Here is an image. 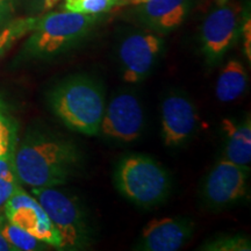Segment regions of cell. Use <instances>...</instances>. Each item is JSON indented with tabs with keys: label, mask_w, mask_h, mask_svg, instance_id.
<instances>
[{
	"label": "cell",
	"mask_w": 251,
	"mask_h": 251,
	"mask_svg": "<svg viewBox=\"0 0 251 251\" xmlns=\"http://www.w3.org/2000/svg\"><path fill=\"white\" fill-rule=\"evenodd\" d=\"M81 155L72 141L51 134L27 135L14 151L19 181L33 187L65 184L79 170Z\"/></svg>",
	"instance_id": "1"
},
{
	"label": "cell",
	"mask_w": 251,
	"mask_h": 251,
	"mask_svg": "<svg viewBox=\"0 0 251 251\" xmlns=\"http://www.w3.org/2000/svg\"><path fill=\"white\" fill-rule=\"evenodd\" d=\"M52 113L69 129L94 136L100 131L105 96L102 87L86 76H71L59 81L48 93Z\"/></svg>",
	"instance_id": "2"
},
{
	"label": "cell",
	"mask_w": 251,
	"mask_h": 251,
	"mask_svg": "<svg viewBox=\"0 0 251 251\" xmlns=\"http://www.w3.org/2000/svg\"><path fill=\"white\" fill-rule=\"evenodd\" d=\"M98 21V15L72 12H48L37 17L24 47L31 58H49L68 51L84 40Z\"/></svg>",
	"instance_id": "3"
},
{
	"label": "cell",
	"mask_w": 251,
	"mask_h": 251,
	"mask_svg": "<svg viewBox=\"0 0 251 251\" xmlns=\"http://www.w3.org/2000/svg\"><path fill=\"white\" fill-rule=\"evenodd\" d=\"M114 181L122 196L142 207L162 202L171 186L165 169L151 157L144 155L125 157L115 170Z\"/></svg>",
	"instance_id": "4"
},
{
	"label": "cell",
	"mask_w": 251,
	"mask_h": 251,
	"mask_svg": "<svg viewBox=\"0 0 251 251\" xmlns=\"http://www.w3.org/2000/svg\"><path fill=\"white\" fill-rule=\"evenodd\" d=\"M31 192L61 235V250H79L89 246L90 228L77 200L54 187H33Z\"/></svg>",
	"instance_id": "5"
},
{
	"label": "cell",
	"mask_w": 251,
	"mask_h": 251,
	"mask_svg": "<svg viewBox=\"0 0 251 251\" xmlns=\"http://www.w3.org/2000/svg\"><path fill=\"white\" fill-rule=\"evenodd\" d=\"M241 8L237 4L219 5L203 20L200 30L201 51L208 65H215L234 43L241 31Z\"/></svg>",
	"instance_id": "6"
},
{
	"label": "cell",
	"mask_w": 251,
	"mask_h": 251,
	"mask_svg": "<svg viewBox=\"0 0 251 251\" xmlns=\"http://www.w3.org/2000/svg\"><path fill=\"white\" fill-rule=\"evenodd\" d=\"M161 34L155 31H134L121 40L119 61L126 83L137 84L144 80L163 49Z\"/></svg>",
	"instance_id": "7"
},
{
	"label": "cell",
	"mask_w": 251,
	"mask_h": 251,
	"mask_svg": "<svg viewBox=\"0 0 251 251\" xmlns=\"http://www.w3.org/2000/svg\"><path fill=\"white\" fill-rule=\"evenodd\" d=\"M4 214L11 224L24 229L48 246L61 249V235L52 225L48 214L36 198L29 196L20 186L5 203Z\"/></svg>",
	"instance_id": "8"
},
{
	"label": "cell",
	"mask_w": 251,
	"mask_h": 251,
	"mask_svg": "<svg viewBox=\"0 0 251 251\" xmlns=\"http://www.w3.org/2000/svg\"><path fill=\"white\" fill-rule=\"evenodd\" d=\"M143 124L144 114L139 99L133 94L121 93L105 107L99 133L107 139L130 143L141 136Z\"/></svg>",
	"instance_id": "9"
},
{
	"label": "cell",
	"mask_w": 251,
	"mask_h": 251,
	"mask_svg": "<svg viewBox=\"0 0 251 251\" xmlns=\"http://www.w3.org/2000/svg\"><path fill=\"white\" fill-rule=\"evenodd\" d=\"M205 201L213 208H224L247 194V170L222 158L214 165L203 184Z\"/></svg>",
	"instance_id": "10"
},
{
	"label": "cell",
	"mask_w": 251,
	"mask_h": 251,
	"mask_svg": "<svg viewBox=\"0 0 251 251\" xmlns=\"http://www.w3.org/2000/svg\"><path fill=\"white\" fill-rule=\"evenodd\" d=\"M194 224L187 218L153 219L144 226L136 250L177 251L190 240Z\"/></svg>",
	"instance_id": "11"
},
{
	"label": "cell",
	"mask_w": 251,
	"mask_h": 251,
	"mask_svg": "<svg viewBox=\"0 0 251 251\" xmlns=\"http://www.w3.org/2000/svg\"><path fill=\"white\" fill-rule=\"evenodd\" d=\"M198 114L191 100L172 94L162 102V137L166 147H180L196 130Z\"/></svg>",
	"instance_id": "12"
},
{
	"label": "cell",
	"mask_w": 251,
	"mask_h": 251,
	"mask_svg": "<svg viewBox=\"0 0 251 251\" xmlns=\"http://www.w3.org/2000/svg\"><path fill=\"white\" fill-rule=\"evenodd\" d=\"M192 0H144L136 5L137 21L157 34L175 30L186 19Z\"/></svg>",
	"instance_id": "13"
},
{
	"label": "cell",
	"mask_w": 251,
	"mask_h": 251,
	"mask_svg": "<svg viewBox=\"0 0 251 251\" xmlns=\"http://www.w3.org/2000/svg\"><path fill=\"white\" fill-rule=\"evenodd\" d=\"M224 129L227 136L224 158L241 168L249 170L251 162V122L248 117L241 124L224 120Z\"/></svg>",
	"instance_id": "14"
},
{
	"label": "cell",
	"mask_w": 251,
	"mask_h": 251,
	"mask_svg": "<svg viewBox=\"0 0 251 251\" xmlns=\"http://www.w3.org/2000/svg\"><path fill=\"white\" fill-rule=\"evenodd\" d=\"M248 76L244 65L238 59H230L216 81L215 94L221 102H230L246 92Z\"/></svg>",
	"instance_id": "15"
},
{
	"label": "cell",
	"mask_w": 251,
	"mask_h": 251,
	"mask_svg": "<svg viewBox=\"0 0 251 251\" xmlns=\"http://www.w3.org/2000/svg\"><path fill=\"white\" fill-rule=\"evenodd\" d=\"M0 231L4 237L15 248L17 251H35L45 250L48 244L34 237L33 235L27 233L24 229L19 228L11 222L7 221L6 216L0 224Z\"/></svg>",
	"instance_id": "16"
},
{
	"label": "cell",
	"mask_w": 251,
	"mask_h": 251,
	"mask_svg": "<svg viewBox=\"0 0 251 251\" xmlns=\"http://www.w3.org/2000/svg\"><path fill=\"white\" fill-rule=\"evenodd\" d=\"M37 17L19 18L0 31V58L4 56L18 40L29 34L35 27Z\"/></svg>",
	"instance_id": "17"
},
{
	"label": "cell",
	"mask_w": 251,
	"mask_h": 251,
	"mask_svg": "<svg viewBox=\"0 0 251 251\" xmlns=\"http://www.w3.org/2000/svg\"><path fill=\"white\" fill-rule=\"evenodd\" d=\"M119 5V0H64L63 9L72 13L99 15Z\"/></svg>",
	"instance_id": "18"
},
{
	"label": "cell",
	"mask_w": 251,
	"mask_h": 251,
	"mask_svg": "<svg viewBox=\"0 0 251 251\" xmlns=\"http://www.w3.org/2000/svg\"><path fill=\"white\" fill-rule=\"evenodd\" d=\"M206 251H250V240L241 235H221L208 240L200 247Z\"/></svg>",
	"instance_id": "19"
},
{
	"label": "cell",
	"mask_w": 251,
	"mask_h": 251,
	"mask_svg": "<svg viewBox=\"0 0 251 251\" xmlns=\"http://www.w3.org/2000/svg\"><path fill=\"white\" fill-rule=\"evenodd\" d=\"M17 126L13 119L9 117L5 102L0 98V144L11 148L14 146Z\"/></svg>",
	"instance_id": "20"
},
{
	"label": "cell",
	"mask_w": 251,
	"mask_h": 251,
	"mask_svg": "<svg viewBox=\"0 0 251 251\" xmlns=\"http://www.w3.org/2000/svg\"><path fill=\"white\" fill-rule=\"evenodd\" d=\"M19 186L20 185L17 178L0 177V214L4 211L5 203Z\"/></svg>",
	"instance_id": "21"
},
{
	"label": "cell",
	"mask_w": 251,
	"mask_h": 251,
	"mask_svg": "<svg viewBox=\"0 0 251 251\" xmlns=\"http://www.w3.org/2000/svg\"><path fill=\"white\" fill-rule=\"evenodd\" d=\"M14 151L15 147L9 149L4 156L0 157V177L17 178L14 171Z\"/></svg>",
	"instance_id": "22"
},
{
	"label": "cell",
	"mask_w": 251,
	"mask_h": 251,
	"mask_svg": "<svg viewBox=\"0 0 251 251\" xmlns=\"http://www.w3.org/2000/svg\"><path fill=\"white\" fill-rule=\"evenodd\" d=\"M61 0H29L30 5L39 12H49Z\"/></svg>",
	"instance_id": "23"
},
{
	"label": "cell",
	"mask_w": 251,
	"mask_h": 251,
	"mask_svg": "<svg viewBox=\"0 0 251 251\" xmlns=\"http://www.w3.org/2000/svg\"><path fill=\"white\" fill-rule=\"evenodd\" d=\"M241 30H242L243 34H244V52H246L248 61L250 62V59H251V47H250V19L249 18H248V20H246L243 23Z\"/></svg>",
	"instance_id": "24"
},
{
	"label": "cell",
	"mask_w": 251,
	"mask_h": 251,
	"mask_svg": "<svg viewBox=\"0 0 251 251\" xmlns=\"http://www.w3.org/2000/svg\"><path fill=\"white\" fill-rule=\"evenodd\" d=\"M4 218H5V214L4 213H1V214H0V224H1L2 219ZM0 251H17L15 250V248L4 237V235L1 234V231H0Z\"/></svg>",
	"instance_id": "25"
},
{
	"label": "cell",
	"mask_w": 251,
	"mask_h": 251,
	"mask_svg": "<svg viewBox=\"0 0 251 251\" xmlns=\"http://www.w3.org/2000/svg\"><path fill=\"white\" fill-rule=\"evenodd\" d=\"M13 147H15V146H13ZM13 147H11V148H13ZM11 148H7V147H5V146H2V144H0V157L4 156L5 153L7 152Z\"/></svg>",
	"instance_id": "26"
},
{
	"label": "cell",
	"mask_w": 251,
	"mask_h": 251,
	"mask_svg": "<svg viewBox=\"0 0 251 251\" xmlns=\"http://www.w3.org/2000/svg\"><path fill=\"white\" fill-rule=\"evenodd\" d=\"M144 1V0H126V4H130V5H139L141 2ZM125 4V5H126Z\"/></svg>",
	"instance_id": "27"
},
{
	"label": "cell",
	"mask_w": 251,
	"mask_h": 251,
	"mask_svg": "<svg viewBox=\"0 0 251 251\" xmlns=\"http://www.w3.org/2000/svg\"><path fill=\"white\" fill-rule=\"evenodd\" d=\"M9 1H11V0H0V8L5 7V6L7 5Z\"/></svg>",
	"instance_id": "28"
},
{
	"label": "cell",
	"mask_w": 251,
	"mask_h": 251,
	"mask_svg": "<svg viewBox=\"0 0 251 251\" xmlns=\"http://www.w3.org/2000/svg\"><path fill=\"white\" fill-rule=\"evenodd\" d=\"M229 1H230V0H218V5H225Z\"/></svg>",
	"instance_id": "29"
},
{
	"label": "cell",
	"mask_w": 251,
	"mask_h": 251,
	"mask_svg": "<svg viewBox=\"0 0 251 251\" xmlns=\"http://www.w3.org/2000/svg\"><path fill=\"white\" fill-rule=\"evenodd\" d=\"M126 4V0H119V5H125Z\"/></svg>",
	"instance_id": "30"
}]
</instances>
